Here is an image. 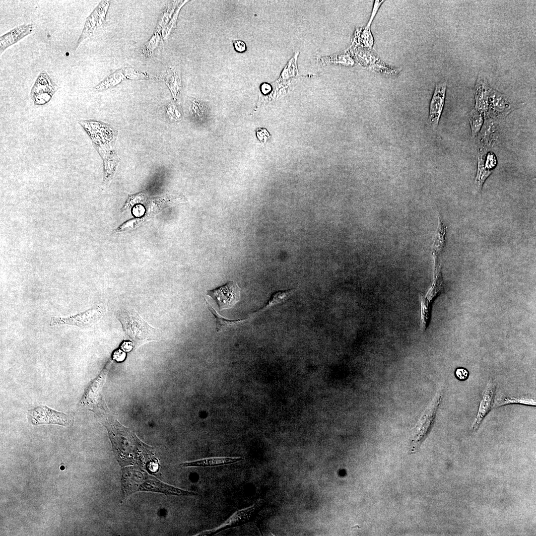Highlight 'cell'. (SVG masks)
Listing matches in <instances>:
<instances>
[{
  "label": "cell",
  "mask_w": 536,
  "mask_h": 536,
  "mask_svg": "<svg viewBox=\"0 0 536 536\" xmlns=\"http://www.w3.org/2000/svg\"><path fill=\"white\" fill-rule=\"evenodd\" d=\"M108 417L107 416L103 421L108 431L115 456L120 466L123 467L130 465H139L151 472H156L159 465L151 448L118 421Z\"/></svg>",
  "instance_id": "obj_1"
},
{
  "label": "cell",
  "mask_w": 536,
  "mask_h": 536,
  "mask_svg": "<svg viewBox=\"0 0 536 536\" xmlns=\"http://www.w3.org/2000/svg\"><path fill=\"white\" fill-rule=\"evenodd\" d=\"M78 124L86 132L103 160V187L113 180L119 162L115 146L118 132L110 125L92 120H80Z\"/></svg>",
  "instance_id": "obj_2"
},
{
  "label": "cell",
  "mask_w": 536,
  "mask_h": 536,
  "mask_svg": "<svg viewBox=\"0 0 536 536\" xmlns=\"http://www.w3.org/2000/svg\"><path fill=\"white\" fill-rule=\"evenodd\" d=\"M122 486L124 498L140 491L177 496L198 495L195 492L185 490L164 483L137 467H126L123 469Z\"/></svg>",
  "instance_id": "obj_3"
},
{
  "label": "cell",
  "mask_w": 536,
  "mask_h": 536,
  "mask_svg": "<svg viewBox=\"0 0 536 536\" xmlns=\"http://www.w3.org/2000/svg\"><path fill=\"white\" fill-rule=\"evenodd\" d=\"M125 333L136 345L155 340L161 330L151 327L133 309H122L118 312Z\"/></svg>",
  "instance_id": "obj_4"
},
{
  "label": "cell",
  "mask_w": 536,
  "mask_h": 536,
  "mask_svg": "<svg viewBox=\"0 0 536 536\" xmlns=\"http://www.w3.org/2000/svg\"><path fill=\"white\" fill-rule=\"evenodd\" d=\"M442 251L432 250L434 260L433 280L431 286L425 296L420 294L419 300L421 306V330L424 331L430 321L432 305L439 295L444 292L445 283L442 276L440 258Z\"/></svg>",
  "instance_id": "obj_5"
},
{
  "label": "cell",
  "mask_w": 536,
  "mask_h": 536,
  "mask_svg": "<svg viewBox=\"0 0 536 536\" xmlns=\"http://www.w3.org/2000/svg\"><path fill=\"white\" fill-rule=\"evenodd\" d=\"M442 391L437 394L419 420L412 437L411 451L418 448L431 429L442 400Z\"/></svg>",
  "instance_id": "obj_6"
},
{
  "label": "cell",
  "mask_w": 536,
  "mask_h": 536,
  "mask_svg": "<svg viewBox=\"0 0 536 536\" xmlns=\"http://www.w3.org/2000/svg\"><path fill=\"white\" fill-rule=\"evenodd\" d=\"M265 501L261 499L252 506L237 511L219 527L203 531L196 536H213L225 530L240 527L251 522L255 515L260 511Z\"/></svg>",
  "instance_id": "obj_7"
},
{
  "label": "cell",
  "mask_w": 536,
  "mask_h": 536,
  "mask_svg": "<svg viewBox=\"0 0 536 536\" xmlns=\"http://www.w3.org/2000/svg\"><path fill=\"white\" fill-rule=\"evenodd\" d=\"M27 418L29 423L33 425L53 424L66 426L73 422V417L71 415L53 410L45 405L29 410Z\"/></svg>",
  "instance_id": "obj_8"
},
{
  "label": "cell",
  "mask_w": 536,
  "mask_h": 536,
  "mask_svg": "<svg viewBox=\"0 0 536 536\" xmlns=\"http://www.w3.org/2000/svg\"><path fill=\"white\" fill-rule=\"evenodd\" d=\"M143 80L158 79L160 78L140 71L136 69L126 67L117 69L105 77L102 81L97 84L93 90L101 92L110 89L119 84L124 80Z\"/></svg>",
  "instance_id": "obj_9"
},
{
  "label": "cell",
  "mask_w": 536,
  "mask_h": 536,
  "mask_svg": "<svg viewBox=\"0 0 536 536\" xmlns=\"http://www.w3.org/2000/svg\"><path fill=\"white\" fill-rule=\"evenodd\" d=\"M523 104V103L514 102L507 95L492 88L489 99L488 111L484 118L489 117L499 121L505 118Z\"/></svg>",
  "instance_id": "obj_10"
},
{
  "label": "cell",
  "mask_w": 536,
  "mask_h": 536,
  "mask_svg": "<svg viewBox=\"0 0 536 536\" xmlns=\"http://www.w3.org/2000/svg\"><path fill=\"white\" fill-rule=\"evenodd\" d=\"M60 87L51 79L47 72L41 71L37 76L30 93L35 105L48 103Z\"/></svg>",
  "instance_id": "obj_11"
},
{
  "label": "cell",
  "mask_w": 536,
  "mask_h": 536,
  "mask_svg": "<svg viewBox=\"0 0 536 536\" xmlns=\"http://www.w3.org/2000/svg\"><path fill=\"white\" fill-rule=\"evenodd\" d=\"M240 288L232 281L207 292V295L216 302L220 310L233 307L240 299Z\"/></svg>",
  "instance_id": "obj_12"
},
{
  "label": "cell",
  "mask_w": 536,
  "mask_h": 536,
  "mask_svg": "<svg viewBox=\"0 0 536 536\" xmlns=\"http://www.w3.org/2000/svg\"><path fill=\"white\" fill-rule=\"evenodd\" d=\"M109 5V1H101L97 6L88 16L86 20L81 33L77 41L75 49L79 47L84 40L91 37L93 35L96 29L103 24L105 20Z\"/></svg>",
  "instance_id": "obj_13"
},
{
  "label": "cell",
  "mask_w": 536,
  "mask_h": 536,
  "mask_svg": "<svg viewBox=\"0 0 536 536\" xmlns=\"http://www.w3.org/2000/svg\"><path fill=\"white\" fill-rule=\"evenodd\" d=\"M447 81H441L436 84L432 96L430 106L428 122L432 129L436 128L443 110L446 92Z\"/></svg>",
  "instance_id": "obj_14"
},
{
  "label": "cell",
  "mask_w": 536,
  "mask_h": 536,
  "mask_svg": "<svg viewBox=\"0 0 536 536\" xmlns=\"http://www.w3.org/2000/svg\"><path fill=\"white\" fill-rule=\"evenodd\" d=\"M105 312L103 306H98L81 314L66 318H52L51 325L69 324L80 328L89 327L102 317Z\"/></svg>",
  "instance_id": "obj_15"
},
{
  "label": "cell",
  "mask_w": 536,
  "mask_h": 536,
  "mask_svg": "<svg viewBox=\"0 0 536 536\" xmlns=\"http://www.w3.org/2000/svg\"><path fill=\"white\" fill-rule=\"evenodd\" d=\"M498 134V121L489 117H484L483 126L477 136L478 151H489L496 143Z\"/></svg>",
  "instance_id": "obj_16"
},
{
  "label": "cell",
  "mask_w": 536,
  "mask_h": 536,
  "mask_svg": "<svg viewBox=\"0 0 536 536\" xmlns=\"http://www.w3.org/2000/svg\"><path fill=\"white\" fill-rule=\"evenodd\" d=\"M496 388L495 383L490 379L482 394L478 411L471 425L472 430L478 429L485 417L493 407Z\"/></svg>",
  "instance_id": "obj_17"
},
{
  "label": "cell",
  "mask_w": 536,
  "mask_h": 536,
  "mask_svg": "<svg viewBox=\"0 0 536 536\" xmlns=\"http://www.w3.org/2000/svg\"><path fill=\"white\" fill-rule=\"evenodd\" d=\"M356 56L363 66L377 72L395 75L401 70L399 68H394L387 66L378 57L367 50L358 51Z\"/></svg>",
  "instance_id": "obj_18"
},
{
  "label": "cell",
  "mask_w": 536,
  "mask_h": 536,
  "mask_svg": "<svg viewBox=\"0 0 536 536\" xmlns=\"http://www.w3.org/2000/svg\"><path fill=\"white\" fill-rule=\"evenodd\" d=\"M492 87L487 79L479 75L474 88V108L485 116L488 111L489 99Z\"/></svg>",
  "instance_id": "obj_19"
},
{
  "label": "cell",
  "mask_w": 536,
  "mask_h": 536,
  "mask_svg": "<svg viewBox=\"0 0 536 536\" xmlns=\"http://www.w3.org/2000/svg\"><path fill=\"white\" fill-rule=\"evenodd\" d=\"M35 27L32 23H24L10 30L0 37V54L7 48L34 31Z\"/></svg>",
  "instance_id": "obj_20"
},
{
  "label": "cell",
  "mask_w": 536,
  "mask_h": 536,
  "mask_svg": "<svg viewBox=\"0 0 536 536\" xmlns=\"http://www.w3.org/2000/svg\"><path fill=\"white\" fill-rule=\"evenodd\" d=\"M107 367L103 370L102 372L92 383L85 391L84 395L80 401L82 405H88L95 403L101 397L100 394L101 388L104 383L105 378L107 375Z\"/></svg>",
  "instance_id": "obj_21"
},
{
  "label": "cell",
  "mask_w": 536,
  "mask_h": 536,
  "mask_svg": "<svg viewBox=\"0 0 536 536\" xmlns=\"http://www.w3.org/2000/svg\"><path fill=\"white\" fill-rule=\"evenodd\" d=\"M241 457H212L180 464L183 467H209L232 464L243 460Z\"/></svg>",
  "instance_id": "obj_22"
},
{
  "label": "cell",
  "mask_w": 536,
  "mask_h": 536,
  "mask_svg": "<svg viewBox=\"0 0 536 536\" xmlns=\"http://www.w3.org/2000/svg\"><path fill=\"white\" fill-rule=\"evenodd\" d=\"M164 81L170 90L174 99L178 101L182 87L180 68L178 67H169L166 72Z\"/></svg>",
  "instance_id": "obj_23"
},
{
  "label": "cell",
  "mask_w": 536,
  "mask_h": 536,
  "mask_svg": "<svg viewBox=\"0 0 536 536\" xmlns=\"http://www.w3.org/2000/svg\"><path fill=\"white\" fill-rule=\"evenodd\" d=\"M493 170L485 163L483 153L478 151L477 169L474 184L475 189L477 192L481 190L484 183Z\"/></svg>",
  "instance_id": "obj_24"
},
{
  "label": "cell",
  "mask_w": 536,
  "mask_h": 536,
  "mask_svg": "<svg viewBox=\"0 0 536 536\" xmlns=\"http://www.w3.org/2000/svg\"><path fill=\"white\" fill-rule=\"evenodd\" d=\"M299 287L291 289L280 290L274 292L263 308L255 312V314L262 313L271 307L279 304L287 300L299 290Z\"/></svg>",
  "instance_id": "obj_25"
},
{
  "label": "cell",
  "mask_w": 536,
  "mask_h": 536,
  "mask_svg": "<svg viewBox=\"0 0 536 536\" xmlns=\"http://www.w3.org/2000/svg\"><path fill=\"white\" fill-rule=\"evenodd\" d=\"M371 23L368 22L366 26L362 29L356 30L352 43L356 46L371 49L373 45L374 39L371 34L370 27Z\"/></svg>",
  "instance_id": "obj_26"
},
{
  "label": "cell",
  "mask_w": 536,
  "mask_h": 536,
  "mask_svg": "<svg viewBox=\"0 0 536 536\" xmlns=\"http://www.w3.org/2000/svg\"><path fill=\"white\" fill-rule=\"evenodd\" d=\"M182 0L170 1L164 7L159 17L155 31L161 32L173 16Z\"/></svg>",
  "instance_id": "obj_27"
},
{
  "label": "cell",
  "mask_w": 536,
  "mask_h": 536,
  "mask_svg": "<svg viewBox=\"0 0 536 536\" xmlns=\"http://www.w3.org/2000/svg\"><path fill=\"white\" fill-rule=\"evenodd\" d=\"M509 404H520L536 406V400L526 397L505 396L497 399L494 402L493 407H498Z\"/></svg>",
  "instance_id": "obj_28"
},
{
  "label": "cell",
  "mask_w": 536,
  "mask_h": 536,
  "mask_svg": "<svg viewBox=\"0 0 536 536\" xmlns=\"http://www.w3.org/2000/svg\"><path fill=\"white\" fill-rule=\"evenodd\" d=\"M468 119L471 129V136L475 138L479 133L484 123L483 114L473 108L468 114Z\"/></svg>",
  "instance_id": "obj_29"
},
{
  "label": "cell",
  "mask_w": 536,
  "mask_h": 536,
  "mask_svg": "<svg viewBox=\"0 0 536 536\" xmlns=\"http://www.w3.org/2000/svg\"><path fill=\"white\" fill-rule=\"evenodd\" d=\"M320 62L324 65L334 63L346 66H352L354 64L349 50H346L336 55L321 58Z\"/></svg>",
  "instance_id": "obj_30"
},
{
  "label": "cell",
  "mask_w": 536,
  "mask_h": 536,
  "mask_svg": "<svg viewBox=\"0 0 536 536\" xmlns=\"http://www.w3.org/2000/svg\"><path fill=\"white\" fill-rule=\"evenodd\" d=\"M188 0H182L178 6L177 7L176 11H175L173 16L169 21L167 25L162 30L161 36L162 40L165 41L167 40L171 34L173 32L174 29L176 27L177 21L178 20V16L180 11L183 6L188 2Z\"/></svg>",
  "instance_id": "obj_31"
},
{
  "label": "cell",
  "mask_w": 536,
  "mask_h": 536,
  "mask_svg": "<svg viewBox=\"0 0 536 536\" xmlns=\"http://www.w3.org/2000/svg\"><path fill=\"white\" fill-rule=\"evenodd\" d=\"M162 40L161 33L155 31L149 40L142 48V53L146 58L151 56Z\"/></svg>",
  "instance_id": "obj_32"
},
{
  "label": "cell",
  "mask_w": 536,
  "mask_h": 536,
  "mask_svg": "<svg viewBox=\"0 0 536 536\" xmlns=\"http://www.w3.org/2000/svg\"><path fill=\"white\" fill-rule=\"evenodd\" d=\"M149 218L150 217L145 215L140 218L130 219L121 225L115 230L114 232L120 233L134 230L148 220Z\"/></svg>",
  "instance_id": "obj_33"
},
{
  "label": "cell",
  "mask_w": 536,
  "mask_h": 536,
  "mask_svg": "<svg viewBox=\"0 0 536 536\" xmlns=\"http://www.w3.org/2000/svg\"><path fill=\"white\" fill-rule=\"evenodd\" d=\"M146 199L145 193L140 192L136 194L129 196L126 202L121 209V212H123L133 206L143 203Z\"/></svg>",
  "instance_id": "obj_34"
},
{
  "label": "cell",
  "mask_w": 536,
  "mask_h": 536,
  "mask_svg": "<svg viewBox=\"0 0 536 536\" xmlns=\"http://www.w3.org/2000/svg\"><path fill=\"white\" fill-rule=\"evenodd\" d=\"M207 304L209 311L215 317L216 320L217 332H219L223 327L226 326V325H231L238 324L244 320L243 319H238L236 320L226 319L219 315L215 311L214 309H213L208 303H207Z\"/></svg>",
  "instance_id": "obj_35"
},
{
  "label": "cell",
  "mask_w": 536,
  "mask_h": 536,
  "mask_svg": "<svg viewBox=\"0 0 536 536\" xmlns=\"http://www.w3.org/2000/svg\"><path fill=\"white\" fill-rule=\"evenodd\" d=\"M456 377L460 381L467 380L469 376L468 370L464 368L460 367L456 370Z\"/></svg>",
  "instance_id": "obj_36"
},
{
  "label": "cell",
  "mask_w": 536,
  "mask_h": 536,
  "mask_svg": "<svg viewBox=\"0 0 536 536\" xmlns=\"http://www.w3.org/2000/svg\"><path fill=\"white\" fill-rule=\"evenodd\" d=\"M233 46L236 51L238 53H243L246 51L247 47L245 43L241 40L233 41Z\"/></svg>",
  "instance_id": "obj_37"
},
{
  "label": "cell",
  "mask_w": 536,
  "mask_h": 536,
  "mask_svg": "<svg viewBox=\"0 0 536 536\" xmlns=\"http://www.w3.org/2000/svg\"><path fill=\"white\" fill-rule=\"evenodd\" d=\"M145 212V209L143 206L140 204L136 205L133 209V213L134 215L137 217L141 216Z\"/></svg>",
  "instance_id": "obj_38"
},
{
  "label": "cell",
  "mask_w": 536,
  "mask_h": 536,
  "mask_svg": "<svg viewBox=\"0 0 536 536\" xmlns=\"http://www.w3.org/2000/svg\"><path fill=\"white\" fill-rule=\"evenodd\" d=\"M261 89L263 93L267 94L270 91L271 86L268 83H264L261 85Z\"/></svg>",
  "instance_id": "obj_39"
},
{
  "label": "cell",
  "mask_w": 536,
  "mask_h": 536,
  "mask_svg": "<svg viewBox=\"0 0 536 536\" xmlns=\"http://www.w3.org/2000/svg\"><path fill=\"white\" fill-rule=\"evenodd\" d=\"M114 356H115V357H114L115 359L117 358V360H120L121 361V360H122V358H123V359L124 358V357L125 356V355L122 352H121L120 351H117V352H116L115 353Z\"/></svg>",
  "instance_id": "obj_40"
},
{
  "label": "cell",
  "mask_w": 536,
  "mask_h": 536,
  "mask_svg": "<svg viewBox=\"0 0 536 536\" xmlns=\"http://www.w3.org/2000/svg\"><path fill=\"white\" fill-rule=\"evenodd\" d=\"M122 347L125 350L129 351L132 349V345L131 342H125L123 343Z\"/></svg>",
  "instance_id": "obj_41"
},
{
  "label": "cell",
  "mask_w": 536,
  "mask_h": 536,
  "mask_svg": "<svg viewBox=\"0 0 536 536\" xmlns=\"http://www.w3.org/2000/svg\"><path fill=\"white\" fill-rule=\"evenodd\" d=\"M60 469H62V470H64L65 469L64 466H61L60 467Z\"/></svg>",
  "instance_id": "obj_42"
}]
</instances>
